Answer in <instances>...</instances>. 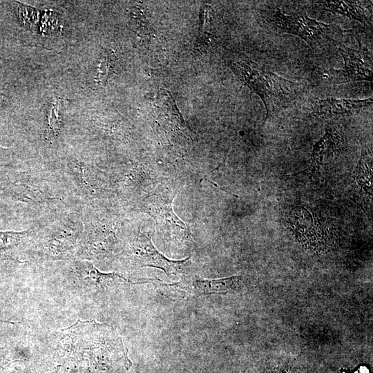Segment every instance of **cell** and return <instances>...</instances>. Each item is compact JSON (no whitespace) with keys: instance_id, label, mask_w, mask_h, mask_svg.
<instances>
[{"instance_id":"obj_1","label":"cell","mask_w":373,"mask_h":373,"mask_svg":"<svg viewBox=\"0 0 373 373\" xmlns=\"http://www.w3.org/2000/svg\"><path fill=\"white\" fill-rule=\"evenodd\" d=\"M83 235V222L76 216L66 217L45 230L38 229L28 251L40 260L79 259Z\"/></svg>"},{"instance_id":"obj_2","label":"cell","mask_w":373,"mask_h":373,"mask_svg":"<svg viewBox=\"0 0 373 373\" xmlns=\"http://www.w3.org/2000/svg\"><path fill=\"white\" fill-rule=\"evenodd\" d=\"M231 68L244 79L251 93L260 97L267 111L266 119L271 111L291 99L303 88L302 84L287 80L242 61L233 63Z\"/></svg>"},{"instance_id":"obj_3","label":"cell","mask_w":373,"mask_h":373,"mask_svg":"<svg viewBox=\"0 0 373 373\" xmlns=\"http://www.w3.org/2000/svg\"><path fill=\"white\" fill-rule=\"evenodd\" d=\"M122 256L131 267H151L162 269L172 278L189 276L190 257L182 260H171L158 251L151 239L139 231L123 244Z\"/></svg>"},{"instance_id":"obj_4","label":"cell","mask_w":373,"mask_h":373,"mask_svg":"<svg viewBox=\"0 0 373 373\" xmlns=\"http://www.w3.org/2000/svg\"><path fill=\"white\" fill-rule=\"evenodd\" d=\"M175 191H161L149 195L142 203V210L156 223L157 230L166 240L183 245L193 241L189 229L173 212L172 202Z\"/></svg>"},{"instance_id":"obj_5","label":"cell","mask_w":373,"mask_h":373,"mask_svg":"<svg viewBox=\"0 0 373 373\" xmlns=\"http://www.w3.org/2000/svg\"><path fill=\"white\" fill-rule=\"evenodd\" d=\"M71 265L75 283L86 292L104 294L124 284L137 283L119 274L101 272L88 260H75Z\"/></svg>"},{"instance_id":"obj_6","label":"cell","mask_w":373,"mask_h":373,"mask_svg":"<svg viewBox=\"0 0 373 373\" xmlns=\"http://www.w3.org/2000/svg\"><path fill=\"white\" fill-rule=\"evenodd\" d=\"M164 285L192 297L212 294L236 293L246 286L245 278L241 275L208 280L192 278L189 275L181 278L178 283Z\"/></svg>"},{"instance_id":"obj_7","label":"cell","mask_w":373,"mask_h":373,"mask_svg":"<svg viewBox=\"0 0 373 373\" xmlns=\"http://www.w3.org/2000/svg\"><path fill=\"white\" fill-rule=\"evenodd\" d=\"M274 19L282 32L298 35L312 47L325 36L329 27L303 15H285L278 12Z\"/></svg>"},{"instance_id":"obj_8","label":"cell","mask_w":373,"mask_h":373,"mask_svg":"<svg viewBox=\"0 0 373 373\" xmlns=\"http://www.w3.org/2000/svg\"><path fill=\"white\" fill-rule=\"evenodd\" d=\"M345 61L343 70H335V82L344 83L352 81L372 82V72L367 66L358 53L350 48H338Z\"/></svg>"},{"instance_id":"obj_9","label":"cell","mask_w":373,"mask_h":373,"mask_svg":"<svg viewBox=\"0 0 373 373\" xmlns=\"http://www.w3.org/2000/svg\"><path fill=\"white\" fill-rule=\"evenodd\" d=\"M37 230L35 227L23 231H0V258H14L23 251H28Z\"/></svg>"},{"instance_id":"obj_10","label":"cell","mask_w":373,"mask_h":373,"mask_svg":"<svg viewBox=\"0 0 373 373\" xmlns=\"http://www.w3.org/2000/svg\"><path fill=\"white\" fill-rule=\"evenodd\" d=\"M66 171L86 200L93 198L96 191L95 179L94 173L86 162L77 159L67 160Z\"/></svg>"},{"instance_id":"obj_11","label":"cell","mask_w":373,"mask_h":373,"mask_svg":"<svg viewBox=\"0 0 373 373\" xmlns=\"http://www.w3.org/2000/svg\"><path fill=\"white\" fill-rule=\"evenodd\" d=\"M372 104V99H345L328 97L315 102L314 113L322 115H336L352 112Z\"/></svg>"},{"instance_id":"obj_12","label":"cell","mask_w":373,"mask_h":373,"mask_svg":"<svg viewBox=\"0 0 373 373\" xmlns=\"http://www.w3.org/2000/svg\"><path fill=\"white\" fill-rule=\"evenodd\" d=\"M325 9L333 12H337L363 23H365L367 16L364 9L358 2L352 1H327L323 3Z\"/></svg>"},{"instance_id":"obj_13","label":"cell","mask_w":373,"mask_h":373,"mask_svg":"<svg viewBox=\"0 0 373 373\" xmlns=\"http://www.w3.org/2000/svg\"><path fill=\"white\" fill-rule=\"evenodd\" d=\"M160 102L159 107L162 113L171 123L175 124L180 128L186 129L184 120L177 108L171 95L167 90L161 91L157 97Z\"/></svg>"},{"instance_id":"obj_14","label":"cell","mask_w":373,"mask_h":373,"mask_svg":"<svg viewBox=\"0 0 373 373\" xmlns=\"http://www.w3.org/2000/svg\"><path fill=\"white\" fill-rule=\"evenodd\" d=\"M210 44L209 32V15L208 8H204L202 13L200 30L197 44L195 46L198 50L205 48Z\"/></svg>"},{"instance_id":"obj_15","label":"cell","mask_w":373,"mask_h":373,"mask_svg":"<svg viewBox=\"0 0 373 373\" xmlns=\"http://www.w3.org/2000/svg\"><path fill=\"white\" fill-rule=\"evenodd\" d=\"M48 124L54 134H57L59 128L58 117V105H52L48 115Z\"/></svg>"},{"instance_id":"obj_16","label":"cell","mask_w":373,"mask_h":373,"mask_svg":"<svg viewBox=\"0 0 373 373\" xmlns=\"http://www.w3.org/2000/svg\"><path fill=\"white\" fill-rule=\"evenodd\" d=\"M111 58L110 55H108L100 62L97 72L99 81H103L107 77L112 62Z\"/></svg>"},{"instance_id":"obj_17","label":"cell","mask_w":373,"mask_h":373,"mask_svg":"<svg viewBox=\"0 0 373 373\" xmlns=\"http://www.w3.org/2000/svg\"><path fill=\"white\" fill-rule=\"evenodd\" d=\"M263 373H289L288 368L285 367H274L268 368Z\"/></svg>"}]
</instances>
